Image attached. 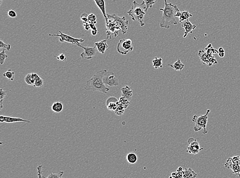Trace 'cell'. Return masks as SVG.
<instances>
[{
	"label": "cell",
	"mask_w": 240,
	"mask_h": 178,
	"mask_svg": "<svg viewBox=\"0 0 240 178\" xmlns=\"http://www.w3.org/2000/svg\"><path fill=\"white\" fill-rule=\"evenodd\" d=\"M54 57L56 58L57 60L62 61L67 60L66 57L64 54H60L57 56H55Z\"/></svg>",
	"instance_id": "37"
},
{
	"label": "cell",
	"mask_w": 240,
	"mask_h": 178,
	"mask_svg": "<svg viewBox=\"0 0 240 178\" xmlns=\"http://www.w3.org/2000/svg\"><path fill=\"white\" fill-rule=\"evenodd\" d=\"M77 46L80 47L82 48L84 50V51L81 54V58L83 59H87L90 60L92 59L95 57L98 49L96 47H84L82 46L81 44H78Z\"/></svg>",
	"instance_id": "11"
},
{
	"label": "cell",
	"mask_w": 240,
	"mask_h": 178,
	"mask_svg": "<svg viewBox=\"0 0 240 178\" xmlns=\"http://www.w3.org/2000/svg\"><path fill=\"white\" fill-rule=\"evenodd\" d=\"M184 170V173L183 178H196L198 176L196 173L191 168H185Z\"/></svg>",
	"instance_id": "22"
},
{
	"label": "cell",
	"mask_w": 240,
	"mask_h": 178,
	"mask_svg": "<svg viewBox=\"0 0 240 178\" xmlns=\"http://www.w3.org/2000/svg\"><path fill=\"white\" fill-rule=\"evenodd\" d=\"M191 17H193V15H191V13H190L187 11H183L182 12L181 16L179 18V22L181 23L182 22L188 20Z\"/></svg>",
	"instance_id": "24"
},
{
	"label": "cell",
	"mask_w": 240,
	"mask_h": 178,
	"mask_svg": "<svg viewBox=\"0 0 240 178\" xmlns=\"http://www.w3.org/2000/svg\"><path fill=\"white\" fill-rule=\"evenodd\" d=\"M119 104V101L115 96H110L106 101V106L108 109L111 111H114L116 110Z\"/></svg>",
	"instance_id": "14"
},
{
	"label": "cell",
	"mask_w": 240,
	"mask_h": 178,
	"mask_svg": "<svg viewBox=\"0 0 240 178\" xmlns=\"http://www.w3.org/2000/svg\"><path fill=\"white\" fill-rule=\"evenodd\" d=\"M107 16L108 18H110L115 21L117 25L120 27L121 31L123 34H125L128 33L129 30V21L125 16L119 17L115 14L112 15L107 14Z\"/></svg>",
	"instance_id": "6"
},
{
	"label": "cell",
	"mask_w": 240,
	"mask_h": 178,
	"mask_svg": "<svg viewBox=\"0 0 240 178\" xmlns=\"http://www.w3.org/2000/svg\"><path fill=\"white\" fill-rule=\"evenodd\" d=\"M183 170V167H179L178 169H177V172H178V173H179V172H182Z\"/></svg>",
	"instance_id": "45"
},
{
	"label": "cell",
	"mask_w": 240,
	"mask_h": 178,
	"mask_svg": "<svg viewBox=\"0 0 240 178\" xmlns=\"http://www.w3.org/2000/svg\"><path fill=\"white\" fill-rule=\"evenodd\" d=\"M25 81L28 85L34 86L36 80L33 78L31 74H27L26 75V77L25 78Z\"/></svg>",
	"instance_id": "26"
},
{
	"label": "cell",
	"mask_w": 240,
	"mask_h": 178,
	"mask_svg": "<svg viewBox=\"0 0 240 178\" xmlns=\"http://www.w3.org/2000/svg\"><path fill=\"white\" fill-rule=\"evenodd\" d=\"M63 104L61 102H55L51 106L52 111L56 113H60L63 110Z\"/></svg>",
	"instance_id": "18"
},
{
	"label": "cell",
	"mask_w": 240,
	"mask_h": 178,
	"mask_svg": "<svg viewBox=\"0 0 240 178\" xmlns=\"http://www.w3.org/2000/svg\"><path fill=\"white\" fill-rule=\"evenodd\" d=\"M96 21V16L93 13H91L88 16V22H94Z\"/></svg>",
	"instance_id": "38"
},
{
	"label": "cell",
	"mask_w": 240,
	"mask_h": 178,
	"mask_svg": "<svg viewBox=\"0 0 240 178\" xmlns=\"http://www.w3.org/2000/svg\"><path fill=\"white\" fill-rule=\"evenodd\" d=\"M64 172L63 171H61V172H59V173H51L49 174V176H47V178H61L63 177Z\"/></svg>",
	"instance_id": "33"
},
{
	"label": "cell",
	"mask_w": 240,
	"mask_h": 178,
	"mask_svg": "<svg viewBox=\"0 0 240 178\" xmlns=\"http://www.w3.org/2000/svg\"><path fill=\"white\" fill-rule=\"evenodd\" d=\"M125 107L119 102L117 108L115 110V113L117 115L120 116V115L123 114V113H125Z\"/></svg>",
	"instance_id": "31"
},
{
	"label": "cell",
	"mask_w": 240,
	"mask_h": 178,
	"mask_svg": "<svg viewBox=\"0 0 240 178\" xmlns=\"http://www.w3.org/2000/svg\"><path fill=\"white\" fill-rule=\"evenodd\" d=\"M31 75H32V77H33V78L35 80H36L38 77H39V75H38L37 74H36V73H32V74H31Z\"/></svg>",
	"instance_id": "41"
},
{
	"label": "cell",
	"mask_w": 240,
	"mask_h": 178,
	"mask_svg": "<svg viewBox=\"0 0 240 178\" xmlns=\"http://www.w3.org/2000/svg\"><path fill=\"white\" fill-rule=\"evenodd\" d=\"M107 39L101 40L98 42H96L95 44L98 51L102 54H104L105 53V51L108 50L109 46L107 43Z\"/></svg>",
	"instance_id": "17"
},
{
	"label": "cell",
	"mask_w": 240,
	"mask_h": 178,
	"mask_svg": "<svg viewBox=\"0 0 240 178\" xmlns=\"http://www.w3.org/2000/svg\"><path fill=\"white\" fill-rule=\"evenodd\" d=\"M168 65L172 67V68L174 69L176 71H179V72H181L182 70H183V69L185 67V65L182 63L180 59H178L177 61H176L173 64H169Z\"/></svg>",
	"instance_id": "20"
},
{
	"label": "cell",
	"mask_w": 240,
	"mask_h": 178,
	"mask_svg": "<svg viewBox=\"0 0 240 178\" xmlns=\"http://www.w3.org/2000/svg\"><path fill=\"white\" fill-rule=\"evenodd\" d=\"M0 48L5 49L7 51H10L11 49V45L10 44H7L4 42L2 40H0Z\"/></svg>",
	"instance_id": "34"
},
{
	"label": "cell",
	"mask_w": 240,
	"mask_h": 178,
	"mask_svg": "<svg viewBox=\"0 0 240 178\" xmlns=\"http://www.w3.org/2000/svg\"><path fill=\"white\" fill-rule=\"evenodd\" d=\"M239 159H240V158H239Z\"/></svg>",
	"instance_id": "48"
},
{
	"label": "cell",
	"mask_w": 240,
	"mask_h": 178,
	"mask_svg": "<svg viewBox=\"0 0 240 178\" xmlns=\"http://www.w3.org/2000/svg\"><path fill=\"white\" fill-rule=\"evenodd\" d=\"M164 1V8H160V10L163 12L162 19L160 26L161 28H169L172 25H177L176 15L180 10L177 5L172 3H168L167 0Z\"/></svg>",
	"instance_id": "1"
},
{
	"label": "cell",
	"mask_w": 240,
	"mask_h": 178,
	"mask_svg": "<svg viewBox=\"0 0 240 178\" xmlns=\"http://www.w3.org/2000/svg\"><path fill=\"white\" fill-rule=\"evenodd\" d=\"M127 162L131 164H134L137 162L138 157L135 152H130L127 155Z\"/></svg>",
	"instance_id": "21"
},
{
	"label": "cell",
	"mask_w": 240,
	"mask_h": 178,
	"mask_svg": "<svg viewBox=\"0 0 240 178\" xmlns=\"http://www.w3.org/2000/svg\"><path fill=\"white\" fill-rule=\"evenodd\" d=\"M83 26L84 27V29L86 30H88L90 28V24L89 22H87V23H84Z\"/></svg>",
	"instance_id": "40"
},
{
	"label": "cell",
	"mask_w": 240,
	"mask_h": 178,
	"mask_svg": "<svg viewBox=\"0 0 240 178\" xmlns=\"http://www.w3.org/2000/svg\"><path fill=\"white\" fill-rule=\"evenodd\" d=\"M2 1H3V0H1V4L2 3Z\"/></svg>",
	"instance_id": "47"
},
{
	"label": "cell",
	"mask_w": 240,
	"mask_h": 178,
	"mask_svg": "<svg viewBox=\"0 0 240 178\" xmlns=\"http://www.w3.org/2000/svg\"><path fill=\"white\" fill-rule=\"evenodd\" d=\"M3 76L8 79V80L13 81L15 79V72L11 69H9L3 74Z\"/></svg>",
	"instance_id": "25"
},
{
	"label": "cell",
	"mask_w": 240,
	"mask_h": 178,
	"mask_svg": "<svg viewBox=\"0 0 240 178\" xmlns=\"http://www.w3.org/2000/svg\"><path fill=\"white\" fill-rule=\"evenodd\" d=\"M181 13H182V12H180V11H179V12H177V14L175 16L176 17H178V18H179V17H180V16H181Z\"/></svg>",
	"instance_id": "44"
},
{
	"label": "cell",
	"mask_w": 240,
	"mask_h": 178,
	"mask_svg": "<svg viewBox=\"0 0 240 178\" xmlns=\"http://www.w3.org/2000/svg\"><path fill=\"white\" fill-rule=\"evenodd\" d=\"M134 49L133 42L130 39L120 40L117 45V51L122 55H126Z\"/></svg>",
	"instance_id": "5"
},
{
	"label": "cell",
	"mask_w": 240,
	"mask_h": 178,
	"mask_svg": "<svg viewBox=\"0 0 240 178\" xmlns=\"http://www.w3.org/2000/svg\"><path fill=\"white\" fill-rule=\"evenodd\" d=\"M23 122L31 123V121L23 119L21 118H15V117H10L4 116H0V122L1 123H13L15 122Z\"/></svg>",
	"instance_id": "13"
},
{
	"label": "cell",
	"mask_w": 240,
	"mask_h": 178,
	"mask_svg": "<svg viewBox=\"0 0 240 178\" xmlns=\"http://www.w3.org/2000/svg\"><path fill=\"white\" fill-rule=\"evenodd\" d=\"M121 92H122V96L127 99L130 101L133 96V90L132 89L131 87L129 86L126 85L121 88Z\"/></svg>",
	"instance_id": "16"
},
{
	"label": "cell",
	"mask_w": 240,
	"mask_h": 178,
	"mask_svg": "<svg viewBox=\"0 0 240 178\" xmlns=\"http://www.w3.org/2000/svg\"><path fill=\"white\" fill-rule=\"evenodd\" d=\"M132 6L130 10L128 12V14L131 16L133 21H137L139 23L140 26L143 27L145 25L143 21L144 16L146 14V5L145 2L139 4L136 1H133Z\"/></svg>",
	"instance_id": "3"
},
{
	"label": "cell",
	"mask_w": 240,
	"mask_h": 178,
	"mask_svg": "<svg viewBox=\"0 0 240 178\" xmlns=\"http://www.w3.org/2000/svg\"><path fill=\"white\" fill-rule=\"evenodd\" d=\"M7 15L11 18H15L17 17V14L15 10H9L7 12Z\"/></svg>",
	"instance_id": "36"
},
{
	"label": "cell",
	"mask_w": 240,
	"mask_h": 178,
	"mask_svg": "<svg viewBox=\"0 0 240 178\" xmlns=\"http://www.w3.org/2000/svg\"><path fill=\"white\" fill-rule=\"evenodd\" d=\"M93 1L102 12L107 24L108 22V19L107 14L105 11V0H93Z\"/></svg>",
	"instance_id": "15"
},
{
	"label": "cell",
	"mask_w": 240,
	"mask_h": 178,
	"mask_svg": "<svg viewBox=\"0 0 240 178\" xmlns=\"http://www.w3.org/2000/svg\"><path fill=\"white\" fill-rule=\"evenodd\" d=\"M60 34H49V37H59V41L61 43L67 42L69 43H71L73 44H76L78 45L81 43L84 42V40L82 39H78V38H73L72 37L70 36L68 34H65L60 30L59 31Z\"/></svg>",
	"instance_id": "7"
},
{
	"label": "cell",
	"mask_w": 240,
	"mask_h": 178,
	"mask_svg": "<svg viewBox=\"0 0 240 178\" xmlns=\"http://www.w3.org/2000/svg\"><path fill=\"white\" fill-rule=\"evenodd\" d=\"M211 112V110H207L205 114L198 116L197 115H194L192 118V121L195 123V125L194 127V131L195 132H198L203 129V134H207V131L206 129V126L207 124L208 114Z\"/></svg>",
	"instance_id": "4"
},
{
	"label": "cell",
	"mask_w": 240,
	"mask_h": 178,
	"mask_svg": "<svg viewBox=\"0 0 240 178\" xmlns=\"http://www.w3.org/2000/svg\"><path fill=\"white\" fill-rule=\"evenodd\" d=\"M6 96V92L1 88L0 89V108H1V110H2V108H3V102L4 100V98Z\"/></svg>",
	"instance_id": "27"
},
{
	"label": "cell",
	"mask_w": 240,
	"mask_h": 178,
	"mask_svg": "<svg viewBox=\"0 0 240 178\" xmlns=\"http://www.w3.org/2000/svg\"><path fill=\"white\" fill-rule=\"evenodd\" d=\"M181 26L183 28L185 29V31L184 33L183 38H187L189 33L192 34L193 33L194 30L197 28L196 25H194L189 21L186 20L181 23Z\"/></svg>",
	"instance_id": "12"
},
{
	"label": "cell",
	"mask_w": 240,
	"mask_h": 178,
	"mask_svg": "<svg viewBox=\"0 0 240 178\" xmlns=\"http://www.w3.org/2000/svg\"><path fill=\"white\" fill-rule=\"evenodd\" d=\"M44 84V80L41 78V77H39L36 80L35 84L33 86L36 88H41Z\"/></svg>",
	"instance_id": "30"
},
{
	"label": "cell",
	"mask_w": 240,
	"mask_h": 178,
	"mask_svg": "<svg viewBox=\"0 0 240 178\" xmlns=\"http://www.w3.org/2000/svg\"><path fill=\"white\" fill-rule=\"evenodd\" d=\"M199 57L200 58L202 63L204 64H207L209 66H211L208 58V54L204 51H200L199 52Z\"/></svg>",
	"instance_id": "19"
},
{
	"label": "cell",
	"mask_w": 240,
	"mask_h": 178,
	"mask_svg": "<svg viewBox=\"0 0 240 178\" xmlns=\"http://www.w3.org/2000/svg\"><path fill=\"white\" fill-rule=\"evenodd\" d=\"M44 168V167L43 166V165H39V166L37 167V173H38V176L39 178H45V176H43V168Z\"/></svg>",
	"instance_id": "35"
},
{
	"label": "cell",
	"mask_w": 240,
	"mask_h": 178,
	"mask_svg": "<svg viewBox=\"0 0 240 178\" xmlns=\"http://www.w3.org/2000/svg\"><path fill=\"white\" fill-rule=\"evenodd\" d=\"M187 142L189 145L187 149V152L190 154L197 155L203 149V148L200 146L198 141L193 138H190V139H188Z\"/></svg>",
	"instance_id": "9"
},
{
	"label": "cell",
	"mask_w": 240,
	"mask_h": 178,
	"mask_svg": "<svg viewBox=\"0 0 240 178\" xmlns=\"http://www.w3.org/2000/svg\"><path fill=\"white\" fill-rule=\"evenodd\" d=\"M98 33V30H92V34L93 36H96Z\"/></svg>",
	"instance_id": "43"
},
{
	"label": "cell",
	"mask_w": 240,
	"mask_h": 178,
	"mask_svg": "<svg viewBox=\"0 0 240 178\" xmlns=\"http://www.w3.org/2000/svg\"><path fill=\"white\" fill-rule=\"evenodd\" d=\"M103 81L105 85L110 87L117 86H118L119 81L116 78L114 72L106 71L103 77Z\"/></svg>",
	"instance_id": "10"
},
{
	"label": "cell",
	"mask_w": 240,
	"mask_h": 178,
	"mask_svg": "<svg viewBox=\"0 0 240 178\" xmlns=\"http://www.w3.org/2000/svg\"><path fill=\"white\" fill-rule=\"evenodd\" d=\"M161 58H155L154 59H153L152 61L153 66L155 68L157 69L161 68L163 66V61Z\"/></svg>",
	"instance_id": "23"
},
{
	"label": "cell",
	"mask_w": 240,
	"mask_h": 178,
	"mask_svg": "<svg viewBox=\"0 0 240 178\" xmlns=\"http://www.w3.org/2000/svg\"><path fill=\"white\" fill-rule=\"evenodd\" d=\"M88 16L89 15L86 14V13H84L83 15H81V20L83 22V23H85L88 22Z\"/></svg>",
	"instance_id": "39"
},
{
	"label": "cell",
	"mask_w": 240,
	"mask_h": 178,
	"mask_svg": "<svg viewBox=\"0 0 240 178\" xmlns=\"http://www.w3.org/2000/svg\"><path fill=\"white\" fill-rule=\"evenodd\" d=\"M218 52H225L224 48L223 47H220L218 49Z\"/></svg>",
	"instance_id": "46"
},
{
	"label": "cell",
	"mask_w": 240,
	"mask_h": 178,
	"mask_svg": "<svg viewBox=\"0 0 240 178\" xmlns=\"http://www.w3.org/2000/svg\"><path fill=\"white\" fill-rule=\"evenodd\" d=\"M8 58V55H7L5 52V49H3V51L0 52V64L3 65Z\"/></svg>",
	"instance_id": "29"
},
{
	"label": "cell",
	"mask_w": 240,
	"mask_h": 178,
	"mask_svg": "<svg viewBox=\"0 0 240 178\" xmlns=\"http://www.w3.org/2000/svg\"><path fill=\"white\" fill-rule=\"evenodd\" d=\"M158 0H142L146 5V12L149 9V8H152L153 5L156 4Z\"/></svg>",
	"instance_id": "28"
},
{
	"label": "cell",
	"mask_w": 240,
	"mask_h": 178,
	"mask_svg": "<svg viewBox=\"0 0 240 178\" xmlns=\"http://www.w3.org/2000/svg\"><path fill=\"white\" fill-rule=\"evenodd\" d=\"M107 70H99L86 82L84 89L92 90L93 92H98L107 93L110 91V89L104 84L103 77Z\"/></svg>",
	"instance_id": "2"
},
{
	"label": "cell",
	"mask_w": 240,
	"mask_h": 178,
	"mask_svg": "<svg viewBox=\"0 0 240 178\" xmlns=\"http://www.w3.org/2000/svg\"><path fill=\"white\" fill-rule=\"evenodd\" d=\"M119 101L120 102V104L125 107V109L127 108L130 105V101H129L128 99L124 98L123 96H121L120 100H119Z\"/></svg>",
	"instance_id": "32"
},
{
	"label": "cell",
	"mask_w": 240,
	"mask_h": 178,
	"mask_svg": "<svg viewBox=\"0 0 240 178\" xmlns=\"http://www.w3.org/2000/svg\"><path fill=\"white\" fill-rule=\"evenodd\" d=\"M218 55H219V57L220 58H223L224 57V56H225V52H218Z\"/></svg>",
	"instance_id": "42"
},
{
	"label": "cell",
	"mask_w": 240,
	"mask_h": 178,
	"mask_svg": "<svg viewBox=\"0 0 240 178\" xmlns=\"http://www.w3.org/2000/svg\"><path fill=\"white\" fill-rule=\"evenodd\" d=\"M108 22L106 24V27L107 28V39H108L109 37L111 39V35L112 33L114 34L115 37H117V36L118 35L119 31V30H121V29L117 25V24L113 19H112L110 18H108Z\"/></svg>",
	"instance_id": "8"
}]
</instances>
